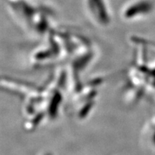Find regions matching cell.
Segmentation results:
<instances>
[{"label":"cell","instance_id":"1","mask_svg":"<svg viewBox=\"0 0 155 155\" xmlns=\"http://www.w3.org/2000/svg\"><path fill=\"white\" fill-rule=\"evenodd\" d=\"M88 17L99 27H107L111 22V14L106 0H84Z\"/></svg>","mask_w":155,"mask_h":155},{"label":"cell","instance_id":"2","mask_svg":"<svg viewBox=\"0 0 155 155\" xmlns=\"http://www.w3.org/2000/svg\"><path fill=\"white\" fill-rule=\"evenodd\" d=\"M154 9L152 0H132L124 7L122 17L127 21H134L148 16Z\"/></svg>","mask_w":155,"mask_h":155}]
</instances>
